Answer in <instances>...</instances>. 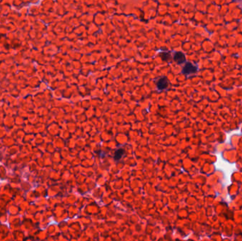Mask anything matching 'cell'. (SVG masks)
<instances>
[{
    "instance_id": "obj_1",
    "label": "cell",
    "mask_w": 242,
    "mask_h": 241,
    "mask_svg": "<svg viewBox=\"0 0 242 241\" xmlns=\"http://www.w3.org/2000/svg\"><path fill=\"white\" fill-rule=\"evenodd\" d=\"M198 70V68L197 67H195V65H193L192 63L191 62H187L185 64V66L183 67V73L186 74H193V73H195Z\"/></svg>"
},
{
    "instance_id": "obj_2",
    "label": "cell",
    "mask_w": 242,
    "mask_h": 241,
    "mask_svg": "<svg viewBox=\"0 0 242 241\" xmlns=\"http://www.w3.org/2000/svg\"><path fill=\"white\" fill-rule=\"evenodd\" d=\"M169 86V81L166 77L160 78L157 82V87L159 91H163Z\"/></svg>"
},
{
    "instance_id": "obj_3",
    "label": "cell",
    "mask_w": 242,
    "mask_h": 241,
    "mask_svg": "<svg viewBox=\"0 0 242 241\" xmlns=\"http://www.w3.org/2000/svg\"><path fill=\"white\" fill-rule=\"evenodd\" d=\"M174 59L178 64H183L186 60L185 55L181 52H177L174 54Z\"/></svg>"
},
{
    "instance_id": "obj_4",
    "label": "cell",
    "mask_w": 242,
    "mask_h": 241,
    "mask_svg": "<svg viewBox=\"0 0 242 241\" xmlns=\"http://www.w3.org/2000/svg\"><path fill=\"white\" fill-rule=\"evenodd\" d=\"M124 154V150L123 149H118L115 151V159L116 160H120L121 158V157L122 156V155Z\"/></svg>"
},
{
    "instance_id": "obj_5",
    "label": "cell",
    "mask_w": 242,
    "mask_h": 241,
    "mask_svg": "<svg viewBox=\"0 0 242 241\" xmlns=\"http://www.w3.org/2000/svg\"><path fill=\"white\" fill-rule=\"evenodd\" d=\"M161 58H162L163 60L169 61L171 56H170V54H169V52H163V53L161 54Z\"/></svg>"
}]
</instances>
